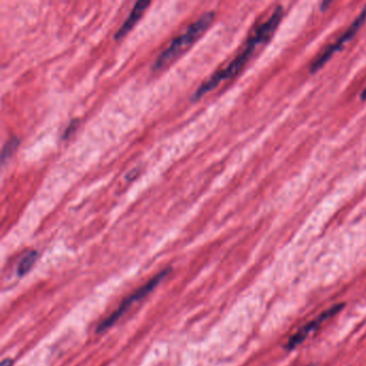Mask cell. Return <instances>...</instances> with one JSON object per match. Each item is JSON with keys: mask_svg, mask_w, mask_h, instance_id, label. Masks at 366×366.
<instances>
[{"mask_svg": "<svg viewBox=\"0 0 366 366\" xmlns=\"http://www.w3.org/2000/svg\"><path fill=\"white\" fill-rule=\"evenodd\" d=\"M11 365H12V360H10V359H5V360L2 361L0 366H11Z\"/></svg>", "mask_w": 366, "mask_h": 366, "instance_id": "11", "label": "cell"}, {"mask_svg": "<svg viewBox=\"0 0 366 366\" xmlns=\"http://www.w3.org/2000/svg\"><path fill=\"white\" fill-rule=\"evenodd\" d=\"M258 45L259 44L255 41V40L249 37L244 51L242 53H239V54L234 59H233V61L227 67H225V68L217 71L215 74H213L208 79V81L200 86V87L196 90V92L194 94V97H192V101H196V100H199L200 98L208 94L209 91L217 87L218 84L224 81V79H228V78H231L234 75H236L237 73L242 70L244 65L247 63L250 56L254 54V52Z\"/></svg>", "mask_w": 366, "mask_h": 366, "instance_id": "2", "label": "cell"}, {"mask_svg": "<svg viewBox=\"0 0 366 366\" xmlns=\"http://www.w3.org/2000/svg\"><path fill=\"white\" fill-rule=\"evenodd\" d=\"M343 308H344V304H336L334 306H332V307H330L329 309L325 310L324 312H322V314L319 316L316 320L310 321L308 324L304 325L302 329H299L295 334L289 339L287 345H286V349H288V350L294 349L296 346L302 344L305 341V338L307 337L311 332H314L324 320H327V319H330L331 317L335 316Z\"/></svg>", "mask_w": 366, "mask_h": 366, "instance_id": "5", "label": "cell"}, {"mask_svg": "<svg viewBox=\"0 0 366 366\" xmlns=\"http://www.w3.org/2000/svg\"><path fill=\"white\" fill-rule=\"evenodd\" d=\"M361 99L362 100H366V87L363 89V91H362V94H361Z\"/></svg>", "mask_w": 366, "mask_h": 366, "instance_id": "12", "label": "cell"}, {"mask_svg": "<svg viewBox=\"0 0 366 366\" xmlns=\"http://www.w3.org/2000/svg\"><path fill=\"white\" fill-rule=\"evenodd\" d=\"M365 21H366V5L363 8L360 15L355 19L354 23L349 26L348 29L346 30L341 37H339V39H337L334 43L328 45L327 48L320 53V55L312 62L310 66V72H317L319 69H321L322 67L330 61V58L336 51L341 50L346 42H348L349 40H351L357 35V32L361 28V26Z\"/></svg>", "mask_w": 366, "mask_h": 366, "instance_id": "4", "label": "cell"}, {"mask_svg": "<svg viewBox=\"0 0 366 366\" xmlns=\"http://www.w3.org/2000/svg\"><path fill=\"white\" fill-rule=\"evenodd\" d=\"M149 4H150L149 1H144V0H142V1H138L135 4V6H133V9L130 12L128 18L126 19L122 27L117 30L116 35H115L116 40L124 38L133 27H135L136 24L139 22V19L141 18V16L143 15V13L149 6Z\"/></svg>", "mask_w": 366, "mask_h": 366, "instance_id": "7", "label": "cell"}, {"mask_svg": "<svg viewBox=\"0 0 366 366\" xmlns=\"http://www.w3.org/2000/svg\"><path fill=\"white\" fill-rule=\"evenodd\" d=\"M215 18L214 12H205L204 14L200 16L197 21L188 26L182 35L176 37L173 41L169 44L168 48L161 52L156 59V62L152 65V70L158 71L165 68L169 66L175 58L187 50L190 45L194 44L197 39L202 36V33L210 27V25L213 23Z\"/></svg>", "mask_w": 366, "mask_h": 366, "instance_id": "1", "label": "cell"}, {"mask_svg": "<svg viewBox=\"0 0 366 366\" xmlns=\"http://www.w3.org/2000/svg\"><path fill=\"white\" fill-rule=\"evenodd\" d=\"M38 256L39 254L36 250H30L27 254L24 255V257L21 259V261H19L17 265V275L19 277H23L31 270L33 264L37 261Z\"/></svg>", "mask_w": 366, "mask_h": 366, "instance_id": "8", "label": "cell"}, {"mask_svg": "<svg viewBox=\"0 0 366 366\" xmlns=\"http://www.w3.org/2000/svg\"><path fill=\"white\" fill-rule=\"evenodd\" d=\"M170 272H171V269H165L161 271L160 273H158V274L152 277L149 282L144 284L142 287H140L138 290H136L127 298H125L124 301L121 303V305L118 306V308L116 310L113 311L109 317H106L104 320L100 322V324L96 329V332L98 333V334H101V333H104L105 331H108L110 328H112L113 325H114L119 320V319L124 316V314H126V311L131 307L133 303L139 302L140 299L147 296L150 292L154 290L166 276L169 275Z\"/></svg>", "mask_w": 366, "mask_h": 366, "instance_id": "3", "label": "cell"}, {"mask_svg": "<svg viewBox=\"0 0 366 366\" xmlns=\"http://www.w3.org/2000/svg\"><path fill=\"white\" fill-rule=\"evenodd\" d=\"M75 128H76V122H72V123L70 124V127H68V128H67V130L65 131L64 138H65V139H67V138H68V136H70V133H71V131H73V130H74Z\"/></svg>", "mask_w": 366, "mask_h": 366, "instance_id": "10", "label": "cell"}, {"mask_svg": "<svg viewBox=\"0 0 366 366\" xmlns=\"http://www.w3.org/2000/svg\"><path fill=\"white\" fill-rule=\"evenodd\" d=\"M18 144H19V140L15 137L11 138L10 140L6 141V143L3 145L2 152H1L2 163H4L6 159H9L13 154H14L15 150L18 147Z\"/></svg>", "mask_w": 366, "mask_h": 366, "instance_id": "9", "label": "cell"}, {"mask_svg": "<svg viewBox=\"0 0 366 366\" xmlns=\"http://www.w3.org/2000/svg\"><path fill=\"white\" fill-rule=\"evenodd\" d=\"M283 16H284L283 8L282 6H277L268 21L264 22L260 26H258L250 37L254 39L258 44H262L265 43L266 41H269V39L272 37L273 32L276 30L277 26L281 23Z\"/></svg>", "mask_w": 366, "mask_h": 366, "instance_id": "6", "label": "cell"}]
</instances>
